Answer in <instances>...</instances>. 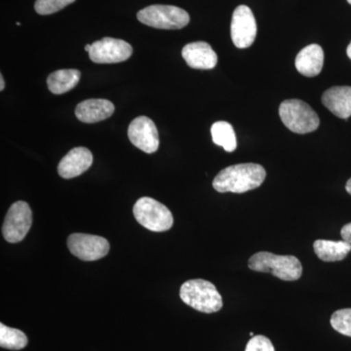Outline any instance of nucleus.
I'll use <instances>...</instances> for the list:
<instances>
[{
	"label": "nucleus",
	"instance_id": "obj_5",
	"mask_svg": "<svg viewBox=\"0 0 351 351\" xmlns=\"http://www.w3.org/2000/svg\"><path fill=\"white\" fill-rule=\"evenodd\" d=\"M133 213L140 225L154 232H167L174 223L170 210L151 197L140 198L134 205Z\"/></svg>",
	"mask_w": 351,
	"mask_h": 351
},
{
	"label": "nucleus",
	"instance_id": "obj_18",
	"mask_svg": "<svg viewBox=\"0 0 351 351\" xmlns=\"http://www.w3.org/2000/svg\"><path fill=\"white\" fill-rule=\"evenodd\" d=\"M80 77L82 73L78 69H59L48 76V89L55 95L66 93L78 84Z\"/></svg>",
	"mask_w": 351,
	"mask_h": 351
},
{
	"label": "nucleus",
	"instance_id": "obj_7",
	"mask_svg": "<svg viewBox=\"0 0 351 351\" xmlns=\"http://www.w3.org/2000/svg\"><path fill=\"white\" fill-rule=\"evenodd\" d=\"M32 223L31 207L25 201H17L7 212L2 233L9 243H18L25 239Z\"/></svg>",
	"mask_w": 351,
	"mask_h": 351
},
{
	"label": "nucleus",
	"instance_id": "obj_27",
	"mask_svg": "<svg viewBox=\"0 0 351 351\" xmlns=\"http://www.w3.org/2000/svg\"><path fill=\"white\" fill-rule=\"evenodd\" d=\"M346 53H348V56L351 60V43L350 45L348 46V50H346Z\"/></svg>",
	"mask_w": 351,
	"mask_h": 351
},
{
	"label": "nucleus",
	"instance_id": "obj_2",
	"mask_svg": "<svg viewBox=\"0 0 351 351\" xmlns=\"http://www.w3.org/2000/svg\"><path fill=\"white\" fill-rule=\"evenodd\" d=\"M249 269L258 272H270L284 281H295L301 278L302 265L294 256H280L269 252H258L252 256Z\"/></svg>",
	"mask_w": 351,
	"mask_h": 351
},
{
	"label": "nucleus",
	"instance_id": "obj_29",
	"mask_svg": "<svg viewBox=\"0 0 351 351\" xmlns=\"http://www.w3.org/2000/svg\"><path fill=\"white\" fill-rule=\"evenodd\" d=\"M250 336H251V337H254V332H250Z\"/></svg>",
	"mask_w": 351,
	"mask_h": 351
},
{
	"label": "nucleus",
	"instance_id": "obj_10",
	"mask_svg": "<svg viewBox=\"0 0 351 351\" xmlns=\"http://www.w3.org/2000/svg\"><path fill=\"white\" fill-rule=\"evenodd\" d=\"M230 34L232 43L240 49L250 47L257 36V23L248 6L239 5L233 12Z\"/></svg>",
	"mask_w": 351,
	"mask_h": 351
},
{
	"label": "nucleus",
	"instance_id": "obj_12",
	"mask_svg": "<svg viewBox=\"0 0 351 351\" xmlns=\"http://www.w3.org/2000/svg\"><path fill=\"white\" fill-rule=\"evenodd\" d=\"M93 163V156L84 147H75L60 161L58 173L63 179H73L86 172Z\"/></svg>",
	"mask_w": 351,
	"mask_h": 351
},
{
	"label": "nucleus",
	"instance_id": "obj_28",
	"mask_svg": "<svg viewBox=\"0 0 351 351\" xmlns=\"http://www.w3.org/2000/svg\"><path fill=\"white\" fill-rule=\"evenodd\" d=\"M90 49H91V44H86V45H85V51L89 53Z\"/></svg>",
	"mask_w": 351,
	"mask_h": 351
},
{
	"label": "nucleus",
	"instance_id": "obj_16",
	"mask_svg": "<svg viewBox=\"0 0 351 351\" xmlns=\"http://www.w3.org/2000/svg\"><path fill=\"white\" fill-rule=\"evenodd\" d=\"M322 103L339 119H348L351 117V87L330 88L323 94Z\"/></svg>",
	"mask_w": 351,
	"mask_h": 351
},
{
	"label": "nucleus",
	"instance_id": "obj_13",
	"mask_svg": "<svg viewBox=\"0 0 351 351\" xmlns=\"http://www.w3.org/2000/svg\"><path fill=\"white\" fill-rule=\"evenodd\" d=\"M182 56L191 69H212L218 63L216 52L204 41L186 44L182 48Z\"/></svg>",
	"mask_w": 351,
	"mask_h": 351
},
{
	"label": "nucleus",
	"instance_id": "obj_17",
	"mask_svg": "<svg viewBox=\"0 0 351 351\" xmlns=\"http://www.w3.org/2000/svg\"><path fill=\"white\" fill-rule=\"evenodd\" d=\"M314 252L323 262H339L343 261L351 251V244L345 241L332 240H316L313 243Z\"/></svg>",
	"mask_w": 351,
	"mask_h": 351
},
{
	"label": "nucleus",
	"instance_id": "obj_30",
	"mask_svg": "<svg viewBox=\"0 0 351 351\" xmlns=\"http://www.w3.org/2000/svg\"><path fill=\"white\" fill-rule=\"evenodd\" d=\"M348 3H350V5H351V0H348Z\"/></svg>",
	"mask_w": 351,
	"mask_h": 351
},
{
	"label": "nucleus",
	"instance_id": "obj_21",
	"mask_svg": "<svg viewBox=\"0 0 351 351\" xmlns=\"http://www.w3.org/2000/svg\"><path fill=\"white\" fill-rule=\"evenodd\" d=\"M332 327L339 334L351 338V308H343L332 313Z\"/></svg>",
	"mask_w": 351,
	"mask_h": 351
},
{
	"label": "nucleus",
	"instance_id": "obj_8",
	"mask_svg": "<svg viewBox=\"0 0 351 351\" xmlns=\"http://www.w3.org/2000/svg\"><path fill=\"white\" fill-rule=\"evenodd\" d=\"M68 247L73 255L86 262L100 260L106 257L110 251V243L107 239L86 233L69 235Z\"/></svg>",
	"mask_w": 351,
	"mask_h": 351
},
{
	"label": "nucleus",
	"instance_id": "obj_20",
	"mask_svg": "<svg viewBox=\"0 0 351 351\" xmlns=\"http://www.w3.org/2000/svg\"><path fill=\"white\" fill-rule=\"evenodd\" d=\"M29 343L27 337L21 330L14 329L0 324V346L10 350H20L25 348Z\"/></svg>",
	"mask_w": 351,
	"mask_h": 351
},
{
	"label": "nucleus",
	"instance_id": "obj_26",
	"mask_svg": "<svg viewBox=\"0 0 351 351\" xmlns=\"http://www.w3.org/2000/svg\"><path fill=\"white\" fill-rule=\"evenodd\" d=\"M346 191H348V193L351 195V178L350 180H348V182H346Z\"/></svg>",
	"mask_w": 351,
	"mask_h": 351
},
{
	"label": "nucleus",
	"instance_id": "obj_24",
	"mask_svg": "<svg viewBox=\"0 0 351 351\" xmlns=\"http://www.w3.org/2000/svg\"><path fill=\"white\" fill-rule=\"evenodd\" d=\"M341 235L343 237V239L345 241L348 242V243L351 244V223H348V225L343 226V228H341Z\"/></svg>",
	"mask_w": 351,
	"mask_h": 351
},
{
	"label": "nucleus",
	"instance_id": "obj_22",
	"mask_svg": "<svg viewBox=\"0 0 351 351\" xmlns=\"http://www.w3.org/2000/svg\"><path fill=\"white\" fill-rule=\"evenodd\" d=\"M75 1V0H36L34 9L39 15H51Z\"/></svg>",
	"mask_w": 351,
	"mask_h": 351
},
{
	"label": "nucleus",
	"instance_id": "obj_9",
	"mask_svg": "<svg viewBox=\"0 0 351 351\" xmlns=\"http://www.w3.org/2000/svg\"><path fill=\"white\" fill-rule=\"evenodd\" d=\"M133 54L128 43L112 38H104L91 44L89 58L96 64H117L125 62Z\"/></svg>",
	"mask_w": 351,
	"mask_h": 351
},
{
	"label": "nucleus",
	"instance_id": "obj_1",
	"mask_svg": "<svg viewBox=\"0 0 351 351\" xmlns=\"http://www.w3.org/2000/svg\"><path fill=\"white\" fill-rule=\"evenodd\" d=\"M267 172L257 163L228 166L216 176L213 188L218 193H244L262 186Z\"/></svg>",
	"mask_w": 351,
	"mask_h": 351
},
{
	"label": "nucleus",
	"instance_id": "obj_14",
	"mask_svg": "<svg viewBox=\"0 0 351 351\" xmlns=\"http://www.w3.org/2000/svg\"><path fill=\"white\" fill-rule=\"evenodd\" d=\"M114 112V105L105 99H89L78 104L75 115L83 123H96L110 119Z\"/></svg>",
	"mask_w": 351,
	"mask_h": 351
},
{
	"label": "nucleus",
	"instance_id": "obj_19",
	"mask_svg": "<svg viewBox=\"0 0 351 351\" xmlns=\"http://www.w3.org/2000/svg\"><path fill=\"white\" fill-rule=\"evenodd\" d=\"M212 138L215 144L223 147L226 152L237 149V140L232 124L226 121L215 122L211 128Z\"/></svg>",
	"mask_w": 351,
	"mask_h": 351
},
{
	"label": "nucleus",
	"instance_id": "obj_25",
	"mask_svg": "<svg viewBox=\"0 0 351 351\" xmlns=\"http://www.w3.org/2000/svg\"><path fill=\"white\" fill-rule=\"evenodd\" d=\"M4 88H5V82H4L3 75H0V90L3 91Z\"/></svg>",
	"mask_w": 351,
	"mask_h": 351
},
{
	"label": "nucleus",
	"instance_id": "obj_23",
	"mask_svg": "<svg viewBox=\"0 0 351 351\" xmlns=\"http://www.w3.org/2000/svg\"><path fill=\"white\" fill-rule=\"evenodd\" d=\"M245 351H276V350L269 338L258 335V336L252 337L247 343Z\"/></svg>",
	"mask_w": 351,
	"mask_h": 351
},
{
	"label": "nucleus",
	"instance_id": "obj_4",
	"mask_svg": "<svg viewBox=\"0 0 351 351\" xmlns=\"http://www.w3.org/2000/svg\"><path fill=\"white\" fill-rule=\"evenodd\" d=\"M279 115L284 125L294 133H311L319 127L317 113L304 101L297 99L283 101L279 107Z\"/></svg>",
	"mask_w": 351,
	"mask_h": 351
},
{
	"label": "nucleus",
	"instance_id": "obj_15",
	"mask_svg": "<svg viewBox=\"0 0 351 351\" xmlns=\"http://www.w3.org/2000/svg\"><path fill=\"white\" fill-rule=\"evenodd\" d=\"M324 64V51L318 44H311L300 51L295 66L301 75L314 77L319 75Z\"/></svg>",
	"mask_w": 351,
	"mask_h": 351
},
{
	"label": "nucleus",
	"instance_id": "obj_6",
	"mask_svg": "<svg viewBox=\"0 0 351 351\" xmlns=\"http://www.w3.org/2000/svg\"><path fill=\"white\" fill-rule=\"evenodd\" d=\"M142 24L159 29H181L189 23V15L184 9L172 5H151L137 14Z\"/></svg>",
	"mask_w": 351,
	"mask_h": 351
},
{
	"label": "nucleus",
	"instance_id": "obj_3",
	"mask_svg": "<svg viewBox=\"0 0 351 351\" xmlns=\"http://www.w3.org/2000/svg\"><path fill=\"white\" fill-rule=\"evenodd\" d=\"M182 301L203 313H213L223 307V299L216 286L203 279H193L182 284Z\"/></svg>",
	"mask_w": 351,
	"mask_h": 351
},
{
	"label": "nucleus",
	"instance_id": "obj_11",
	"mask_svg": "<svg viewBox=\"0 0 351 351\" xmlns=\"http://www.w3.org/2000/svg\"><path fill=\"white\" fill-rule=\"evenodd\" d=\"M128 137L132 144L145 154H154L158 149V131L149 117H138L134 119L129 125Z\"/></svg>",
	"mask_w": 351,
	"mask_h": 351
}]
</instances>
